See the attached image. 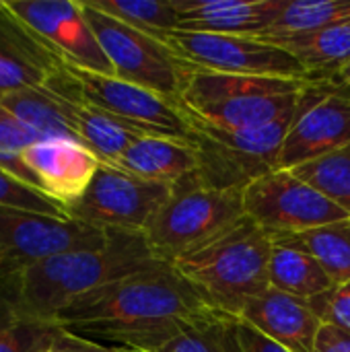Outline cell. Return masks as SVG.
I'll return each mask as SVG.
<instances>
[{"instance_id":"2","label":"cell","mask_w":350,"mask_h":352,"mask_svg":"<svg viewBox=\"0 0 350 352\" xmlns=\"http://www.w3.org/2000/svg\"><path fill=\"white\" fill-rule=\"evenodd\" d=\"M161 262L144 235L111 231L93 250L66 252L0 276V322L54 324L89 293Z\"/></svg>"},{"instance_id":"34","label":"cell","mask_w":350,"mask_h":352,"mask_svg":"<svg viewBox=\"0 0 350 352\" xmlns=\"http://www.w3.org/2000/svg\"><path fill=\"white\" fill-rule=\"evenodd\" d=\"M37 352H113V349L99 344L95 340L83 338L54 324V328L50 330L47 338L43 340L41 349Z\"/></svg>"},{"instance_id":"26","label":"cell","mask_w":350,"mask_h":352,"mask_svg":"<svg viewBox=\"0 0 350 352\" xmlns=\"http://www.w3.org/2000/svg\"><path fill=\"white\" fill-rule=\"evenodd\" d=\"M276 241L295 245L314 256L328 272L334 287L350 280V219Z\"/></svg>"},{"instance_id":"37","label":"cell","mask_w":350,"mask_h":352,"mask_svg":"<svg viewBox=\"0 0 350 352\" xmlns=\"http://www.w3.org/2000/svg\"><path fill=\"white\" fill-rule=\"evenodd\" d=\"M314 80V78H311ZM324 80H328L330 85H334L336 89H340V91H344L347 95H350V60L342 66V68H338L334 74H330L328 78H324Z\"/></svg>"},{"instance_id":"12","label":"cell","mask_w":350,"mask_h":352,"mask_svg":"<svg viewBox=\"0 0 350 352\" xmlns=\"http://www.w3.org/2000/svg\"><path fill=\"white\" fill-rule=\"evenodd\" d=\"M350 144V95L328 80L301 91L281 148L278 169H295Z\"/></svg>"},{"instance_id":"22","label":"cell","mask_w":350,"mask_h":352,"mask_svg":"<svg viewBox=\"0 0 350 352\" xmlns=\"http://www.w3.org/2000/svg\"><path fill=\"white\" fill-rule=\"evenodd\" d=\"M268 280L272 289L303 301H314L334 289L332 278L314 256L281 241H274L272 245Z\"/></svg>"},{"instance_id":"9","label":"cell","mask_w":350,"mask_h":352,"mask_svg":"<svg viewBox=\"0 0 350 352\" xmlns=\"http://www.w3.org/2000/svg\"><path fill=\"white\" fill-rule=\"evenodd\" d=\"M241 198L245 217L272 241L350 219L340 206L289 169H276L256 179Z\"/></svg>"},{"instance_id":"18","label":"cell","mask_w":350,"mask_h":352,"mask_svg":"<svg viewBox=\"0 0 350 352\" xmlns=\"http://www.w3.org/2000/svg\"><path fill=\"white\" fill-rule=\"evenodd\" d=\"M118 169L167 188L192 177L198 169L194 142L161 136H140L130 144Z\"/></svg>"},{"instance_id":"36","label":"cell","mask_w":350,"mask_h":352,"mask_svg":"<svg viewBox=\"0 0 350 352\" xmlns=\"http://www.w3.org/2000/svg\"><path fill=\"white\" fill-rule=\"evenodd\" d=\"M316 352H350V334L336 326L324 324L318 336Z\"/></svg>"},{"instance_id":"39","label":"cell","mask_w":350,"mask_h":352,"mask_svg":"<svg viewBox=\"0 0 350 352\" xmlns=\"http://www.w3.org/2000/svg\"><path fill=\"white\" fill-rule=\"evenodd\" d=\"M0 4H2V0H0Z\"/></svg>"},{"instance_id":"15","label":"cell","mask_w":350,"mask_h":352,"mask_svg":"<svg viewBox=\"0 0 350 352\" xmlns=\"http://www.w3.org/2000/svg\"><path fill=\"white\" fill-rule=\"evenodd\" d=\"M239 320L287 352H316L324 326L309 301L272 287L254 297Z\"/></svg>"},{"instance_id":"4","label":"cell","mask_w":350,"mask_h":352,"mask_svg":"<svg viewBox=\"0 0 350 352\" xmlns=\"http://www.w3.org/2000/svg\"><path fill=\"white\" fill-rule=\"evenodd\" d=\"M243 219L241 192L206 188L194 173L171 188L169 198L151 219L144 239L161 260L173 262L225 235Z\"/></svg>"},{"instance_id":"7","label":"cell","mask_w":350,"mask_h":352,"mask_svg":"<svg viewBox=\"0 0 350 352\" xmlns=\"http://www.w3.org/2000/svg\"><path fill=\"white\" fill-rule=\"evenodd\" d=\"M93 33L107 56L113 76L182 101L190 68L155 35L134 29L80 0Z\"/></svg>"},{"instance_id":"6","label":"cell","mask_w":350,"mask_h":352,"mask_svg":"<svg viewBox=\"0 0 350 352\" xmlns=\"http://www.w3.org/2000/svg\"><path fill=\"white\" fill-rule=\"evenodd\" d=\"M291 118L256 130H219L192 122L198 157L196 177L202 186L223 192H241L260 177L278 169L281 148Z\"/></svg>"},{"instance_id":"10","label":"cell","mask_w":350,"mask_h":352,"mask_svg":"<svg viewBox=\"0 0 350 352\" xmlns=\"http://www.w3.org/2000/svg\"><path fill=\"white\" fill-rule=\"evenodd\" d=\"M169 194L171 188L167 186L101 165L83 198L68 208V217L103 231L144 235Z\"/></svg>"},{"instance_id":"31","label":"cell","mask_w":350,"mask_h":352,"mask_svg":"<svg viewBox=\"0 0 350 352\" xmlns=\"http://www.w3.org/2000/svg\"><path fill=\"white\" fill-rule=\"evenodd\" d=\"M0 206L2 208H14L25 212H37L45 217H58V219H70L68 212L47 198L43 192L35 190L33 186L25 184L10 171L0 167Z\"/></svg>"},{"instance_id":"24","label":"cell","mask_w":350,"mask_h":352,"mask_svg":"<svg viewBox=\"0 0 350 352\" xmlns=\"http://www.w3.org/2000/svg\"><path fill=\"white\" fill-rule=\"evenodd\" d=\"M23 126H27L39 140L47 138H72L76 140L64 109V99L50 87L23 89L0 101Z\"/></svg>"},{"instance_id":"30","label":"cell","mask_w":350,"mask_h":352,"mask_svg":"<svg viewBox=\"0 0 350 352\" xmlns=\"http://www.w3.org/2000/svg\"><path fill=\"white\" fill-rule=\"evenodd\" d=\"M37 140L39 138L27 126H23L10 111H6L0 105V167L10 171L12 175H17L29 186H33V182H31L29 171L23 165L21 155Z\"/></svg>"},{"instance_id":"38","label":"cell","mask_w":350,"mask_h":352,"mask_svg":"<svg viewBox=\"0 0 350 352\" xmlns=\"http://www.w3.org/2000/svg\"><path fill=\"white\" fill-rule=\"evenodd\" d=\"M113 352H146V351H136V349H113Z\"/></svg>"},{"instance_id":"14","label":"cell","mask_w":350,"mask_h":352,"mask_svg":"<svg viewBox=\"0 0 350 352\" xmlns=\"http://www.w3.org/2000/svg\"><path fill=\"white\" fill-rule=\"evenodd\" d=\"M21 159L33 186L66 212L83 198L101 167L99 159L72 138L37 140Z\"/></svg>"},{"instance_id":"17","label":"cell","mask_w":350,"mask_h":352,"mask_svg":"<svg viewBox=\"0 0 350 352\" xmlns=\"http://www.w3.org/2000/svg\"><path fill=\"white\" fill-rule=\"evenodd\" d=\"M177 29L192 33L260 35L287 0H173Z\"/></svg>"},{"instance_id":"32","label":"cell","mask_w":350,"mask_h":352,"mask_svg":"<svg viewBox=\"0 0 350 352\" xmlns=\"http://www.w3.org/2000/svg\"><path fill=\"white\" fill-rule=\"evenodd\" d=\"M54 324H29L17 320L0 322V352H37Z\"/></svg>"},{"instance_id":"20","label":"cell","mask_w":350,"mask_h":352,"mask_svg":"<svg viewBox=\"0 0 350 352\" xmlns=\"http://www.w3.org/2000/svg\"><path fill=\"white\" fill-rule=\"evenodd\" d=\"M309 78L289 76H250V74H219L190 70L179 107L202 105L210 101L260 97V95H295L307 87Z\"/></svg>"},{"instance_id":"19","label":"cell","mask_w":350,"mask_h":352,"mask_svg":"<svg viewBox=\"0 0 350 352\" xmlns=\"http://www.w3.org/2000/svg\"><path fill=\"white\" fill-rule=\"evenodd\" d=\"M301 93L295 95H260V97H237L210 101L202 105L182 107L186 116L202 126L219 130H256L276 124L295 113Z\"/></svg>"},{"instance_id":"5","label":"cell","mask_w":350,"mask_h":352,"mask_svg":"<svg viewBox=\"0 0 350 352\" xmlns=\"http://www.w3.org/2000/svg\"><path fill=\"white\" fill-rule=\"evenodd\" d=\"M47 87L87 101L138 134L194 140V126L177 103L113 74H101L60 62V70Z\"/></svg>"},{"instance_id":"27","label":"cell","mask_w":350,"mask_h":352,"mask_svg":"<svg viewBox=\"0 0 350 352\" xmlns=\"http://www.w3.org/2000/svg\"><path fill=\"white\" fill-rule=\"evenodd\" d=\"M93 8L151 35L177 29L173 0H85Z\"/></svg>"},{"instance_id":"29","label":"cell","mask_w":350,"mask_h":352,"mask_svg":"<svg viewBox=\"0 0 350 352\" xmlns=\"http://www.w3.org/2000/svg\"><path fill=\"white\" fill-rule=\"evenodd\" d=\"M291 171L350 217V144Z\"/></svg>"},{"instance_id":"21","label":"cell","mask_w":350,"mask_h":352,"mask_svg":"<svg viewBox=\"0 0 350 352\" xmlns=\"http://www.w3.org/2000/svg\"><path fill=\"white\" fill-rule=\"evenodd\" d=\"M60 95L64 99L66 118L76 140L85 148H89L99 159L101 165L118 167L122 157L130 148V144L138 140L140 136H144V134L130 130L128 126L120 124L105 111L89 105L87 101L74 95H66V93H60Z\"/></svg>"},{"instance_id":"35","label":"cell","mask_w":350,"mask_h":352,"mask_svg":"<svg viewBox=\"0 0 350 352\" xmlns=\"http://www.w3.org/2000/svg\"><path fill=\"white\" fill-rule=\"evenodd\" d=\"M235 328H237V338H239L241 352H287L285 349L276 346L274 342H270L260 332H256L252 326L241 322L239 318L235 320Z\"/></svg>"},{"instance_id":"11","label":"cell","mask_w":350,"mask_h":352,"mask_svg":"<svg viewBox=\"0 0 350 352\" xmlns=\"http://www.w3.org/2000/svg\"><path fill=\"white\" fill-rule=\"evenodd\" d=\"M109 235L111 231L74 219H58L0 206V276L66 252L99 248Z\"/></svg>"},{"instance_id":"23","label":"cell","mask_w":350,"mask_h":352,"mask_svg":"<svg viewBox=\"0 0 350 352\" xmlns=\"http://www.w3.org/2000/svg\"><path fill=\"white\" fill-rule=\"evenodd\" d=\"M350 19V0H287L258 39L276 43L328 29Z\"/></svg>"},{"instance_id":"8","label":"cell","mask_w":350,"mask_h":352,"mask_svg":"<svg viewBox=\"0 0 350 352\" xmlns=\"http://www.w3.org/2000/svg\"><path fill=\"white\" fill-rule=\"evenodd\" d=\"M155 37H159L190 70L309 78L307 70L293 54L252 35L192 33L175 29Z\"/></svg>"},{"instance_id":"16","label":"cell","mask_w":350,"mask_h":352,"mask_svg":"<svg viewBox=\"0 0 350 352\" xmlns=\"http://www.w3.org/2000/svg\"><path fill=\"white\" fill-rule=\"evenodd\" d=\"M60 70V60L45 50L29 29L0 4V101L23 89L47 87Z\"/></svg>"},{"instance_id":"33","label":"cell","mask_w":350,"mask_h":352,"mask_svg":"<svg viewBox=\"0 0 350 352\" xmlns=\"http://www.w3.org/2000/svg\"><path fill=\"white\" fill-rule=\"evenodd\" d=\"M322 324L336 326L350 334V280L309 301Z\"/></svg>"},{"instance_id":"1","label":"cell","mask_w":350,"mask_h":352,"mask_svg":"<svg viewBox=\"0 0 350 352\" xmlns=\"http://www.w3.org/2000/svg\"><path fill=\"white\" fill-rule=\"evenodd\" d=\"M215 311L165 260L109 283L66 307L56 326L111 349L159 352Z\"/></svg>"},{"instance_id":"13","label":"cell","mask_w":350,"mask_h":352,"mask_svg":"<svg viewBox=\"0 0 350 352\" xmlns=\"http://www.w3.org/2000/svg\"><path fill=\"white\" fill-rule=\"evenodd\" d=\"M4 4L60 62L113 74L80 0H4Z\"/></svg>"},{"instance_id":"3","label":"cell","mask_w":350,"mask_h":352,"mask_svg":"<svg viewBox=\"0 0 350 352\" xmlns=\"http://www.w3.org/2000/svg\"><path fill=\"white\" fill-rule=\"evenodd\" d=\"M272 245V237L245 217L225 235L169 264L215 311L239 318L243 307L270 287Z\"/></svg>"},{"instance_id":"25","label":"cell","mask_w":350,"mask_h":352,"mask_svg":"<svg viewBox=\"0 0 350 352\" xmlns=\"http://www.w3.org/2000/svg\"><path fill=\"white\" fill-rule=\"evenodd\" d=\"M276 45L293 54L309 78L324 80L350 60V19L311 35L276 41Z\"/></svg>"},{"instance_id":"28","label":"cell","mask_w":350,"mask_h":352,"mask_svg":"<svg viewBox=\"0 0 350 352\" xmlns=\"http://www.w3.org/2000/svg\"><path fill=\"white\" fill-rule=\"evenodd\" d=\"M235 320L223 314L202 318L186 326L159 352H241Z\"/></svg>"}]
</instances>
